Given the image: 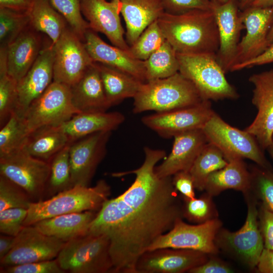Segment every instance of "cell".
Masks as SVG:
<instances>
[{
	"mask_svg": "<svg viewBox=\"0 0 273 273\" xmlns=\"http://www.w3.org/2000/svg\"><path fill=\"white\" fill-rule=\"evenodd\" d=\"M144 150L139 168L111 173L115 177L133 174L135 179L123 193L103 203L87 233L108 237L113 272L135 273L140 256L183 218L172 176L160 177L155 172L166 152L149 147Z\"/></svg>",
	"mask_w": 273,
	"mask_h": 273,
	"instance_id": "obj_1",
	"label": "cell"
},
{
	"mask_svg": "<svg viewBox=\"0 0 273 273\" xmlns=\"http://www.w3.org/2000/svg\"><path fill=\"white\" fill-rule=\"evenodd\" d=\"M157 21L166 40L177 53L216 54L219 34L213 10L194 9L178 14L165 12Z\"/></svg>",
	"mask_w": 273,
	"mask_h": 273,
	"instance_id": "obj_2",
	"label": "cell"
},
{
	"mask_svg": "<svg viewBox=\"0 0 273 273\" xmlns=\"http://www.w3.org/2000/svg\"><path fill=\"white\" fill-rule=\"evenodd\" d=\"M133 99V112L168 111L197 105L203 101L199 92L179 72L145 82Z\"/></svg>",
	"mask_w": 273,
	"mask_h": 273,
	"instance_id": "obj_3",
	"label": "cell"
},
{
	"mask_svg": "<svg viewBox=\"0 0 273 273\" xmlns=\"http://www.w3.org/2000/svg\"><path fill=\"white\" fill-rule=\"evenodd\" d=\"M110 194L111 188L104 179L99 180L93 187L73 186L49 199L31 202L24 226L59 215L99 210Z\"/></svg>",
	"mask_w": 273,
	"mask_h": 273,
	"instance_id": "obj_4",
	"label": "cell"
},
{
	"mask_svg": "<svg viewBox=\"0 0 273 273\" xmlns=\"http://www.w3.org/2000/svg\"><path fill=\"white\" fill-rule=\"evenodd\" d=\"M179 72L190 80L204 100L237 99L239 95L227 80L216 54L177 53Z\"/></svg>",
	"mask_w": 273,
	"mask_h": 273,
	"instance_id": "obj_5",
	"label": "cell"
},
{
	"mask_svg": "<svg viewBox=\"0 0 273 273\" xmlns=\"http://www.w3.org/2000/svg\"><path fill=\"white\" fill-rule=\"evenodd\" d=\"M57 259L64 271L72 273L113 272L110 240L105 235L87 234L66 242Z\"/></svg>",
	"mask_w": 273,
	"mask_h": 273,
	"instance_id": "obj_6",
	"label": "cell"
},
{
	"mask_svg": "<svg viewBox=\"0 0 273 273\" xmlns=\"http://www.w3.org/2000/svg\"><path fill=\"white\" fill-rule=\"evenodd\" d=\"M208 143L217 147L227 161L248 159L263 168L271 170L263 150L254 136L230 125L214 112L202 128Z\"/></svg>",
	"mask_w": 273,
	"mask_h": 273,
	"instance_id": "obj_7",
	"label": "cell"
},
{
	"mask_svg": "<svg viewBox=\"0 0 273 273\" xmlns=\"http://www.w3.org/2000/svg\"><path fill=\"white\" fill-rule=\"evenodd\" d=\"M80 112L72 103L71 87L53 81L23 118L29 135L42 127L59 126Z\"/></svg>",
	"mask_w": 273,
	"mask_h": 273,
	"instance_id": "obj_8",
	"label": "cell"
},
{
	"mask_svg": "<svg viewBox=\"0 0 273 273\" xmlns=\"http://www.w3.org/2000/svg\"><path fill=\"white\" fill-rule=\"evenodd\" d=\"M221 226V221L218 218L196 224L187 223L180 218L173 228L158 238L147 251L171 248L194 250L214 255L218 252L215 239Z\"/></svg>",
	"mask_w": 273,
	"mask_h": 273,
	"instance_id": "obj_9",
	"label": "cell"
},
{
	"mask_svg": "<svg viewBox=\"0 0 273 273\" xmlns=\"http://www.w3.org/2000/svg\"><path fill=\"white\" fill-rule=\"evenodd\" d=\"M215 242L218 248L233 253L250 268L255 267L264 248L256 202L248 199L247 217L242 227L236 232L221 228Z\"/></svg>",
	"mask_w": 273,
	"mask_h": 273,
	"instance_id": "obj_10",
	"label": "cell"
},
{
	"mask_svg": "<svg viewBox=\"0 0 273 273\" xmlns=\"http://www.w3.org/2000/svg\"><path fill=\"white\" fill-rule=\"evenodd\" d=\"M53 47V81L72 87L94 61L84 42L69 26Z\"/></svg>",
	"mask_w": 273,
	"mask_h": 273,
	"instance_id": "obj_11",
	"label": "cell"
},
{
	"mask_svg": "<svg viewBox=\"0 0 273 273\" xmlns=\"http://www.w3.org/2000/svg\"><path fill=\"white\" fill-rule=\"evenodd\" d=\"M50 164L22 149L0 157V175L22 188L33 199L38 198L47 186Z\"/></svg>",
	"mask_w": 273,
	"mask_h": 273,
	"instance_id": "obj_12",
	"label": "cell"
},
{
	"mask_svg": "<svg viewBox=\"0 0 273 273\" xmlns=\"http://www.w3.org/2000/svg\"><path fill=\"white\" fill-rule=\"evenodd\" d=\"M210 101L204 100L192 106L144 116L141 120L148 128L163 138L202 129L214 113Z\"/></svg>",
	"mask_w": 273,
	"mask_h": 273,
	"instance_id": "obj_13",
	"label": "cell"
},
{
	"mask_svg": "<svg viewBox=\"0 0 273 273\" xmlns=\"http://www.w3.org/2000/svg\"><path fill=\"white\" fill-rule=\"evenodd\" d=\"M65 242L46 235L34 225L24 226L15 237L13 247L2 259V266L51 260L57 257Z\"/></svg>",
	"mask_w": 273,
	"mask_h": 273,
	"instance_id": "obj_14",
	"label": "cell"
},
{
	"mask_svg": "<svg viewBox=\"0 0 273 273\" xmlns=\"http://www.w3.org/2000/svg\"><path fill=\"white\" fill-rule=\"evenodd\" d=\"M112 131L95 132L69 145V160L73 186H89L97 168L105 157Z\"/></svg>",
	"mask_w": 273,
	"mask_h": 273,
	"instance_id": "obj_15",
	"label": "cell"
},
{
	"mask_svg": "<svg viewBox=\"0 0 273 273\" xmlns=\"http://www.w3.org/2000/svg\"><path fill=\"white\" fill-rule=\"evenodd\" d=\"M240 15L246 32L238 44L230 71L235 66L257 57L268 47L267 36L273 20V6H250Z\"/></svg>",
	"mask_w": 273,
	"mask_h": 273,
	"instance_id": "obj_16",
	"label": "cell"
},
{
	"mask_svg": "<svg viewBox=\"0 0 273 273\" xmlns=\"http://www.w3.org/2000/svg\"><path fill=\"white\" fill-rule=\"evenodd\" d=\"M252 104L257 110L253 122L244 130L255 138L263 150H266L273 136V69L252 75Z\"/></svg>",
	"mask_w": 273,
	"mask_h": 273,
	"instance_id": "obj_17",
	"label": "cell"
},
{
	"mask_svg": "<svg viewBox=\"0 0 273 273\" xmlns=\"http://www.w3.org/2000/svg\"><path fill=\"white\" fill-rule=\"evenodd\" d=\"M208 254L199 251L159 248L143 253L135 265V273H183L206 262Z\"/></svg>",
	"mask_w": 273,
	"mask_h": 273,
	"instance_id": "obj_18",
	"label": "cell"
},
{
	"mask_svg": "<svg viewBox=\"0 0 273 273\" xmlns=\"http://www.w3.org/2000/svg\"><path fill=\"white\" fill-rule=\"evenodd\" d=\"M54 47L52 42L42 49L25 76L17 82V101L15 113L23 117L32 103L53 81Z\"/></svg>",
	"mask_w": 273,
	"mask_h": 273,
	"instance_id": "obj_19",
	"label": "cell"
},
{
	"mask_svg": "<svg viewBox=\"0 0 273 273\" xmlns=\"http://www.w3.org/2000/svg\"><path fill=\"white\" fill-rule=\"evenodd\" d=\"M81 10L90 29L103 33L113 46L128 51L120 20L119 0H81Z\"/></svg>",
	"mask_w": 273,
	"mask_h": 273,
	"instance_id": "obj_20",
	"label": "cell"
},
{
	"mask_svg": "<svg viewBox=\"0 0 273 273\" xmlns=\"http://www.w3.org/2000/svg\"><path fill=\"white\" fill-rule=\"evenodd\" d=\"M239 2L229 0L222 4H213V11L219 34V48L217 59L226 73L231 65L240 42L241 31L245 28L239 12Z\"/></svg>",
	"mask_w": 273,
	"mask_h": 273,
	"instance_id": "obj_21",
	"label": "cell"
},
{
	"mask_svg": "<svg viewBox=\"0 0 273 273\" xmlns=\"http://www.w3.org/2000/svg\"><path fill=\"white\" fill-rule=\"evenodd\" d=\"M84 42L95 62L125 72L144 83L147 82L144 61L134 58L128 51L107 43L90 29L85 34Z\"/></svg>",
	"mask_w": 273,
	"mask_h": 273,
	"instance_id": "obj_22",
	"label": "cell"
},
{
	"mask_svg": "<svg viewBox=\"0 0 273 273\" xmlns=\"http://www.w3.org/2000/svg\"><path fill=\"white\" fill-rule=\"evenodd\" d=\"M171 151L163 161L155 167L160 177L172 176L181 171H189L208 141L202 129L186 131L174 137Z\"/></svg>",
	"mask_w": 273,
	"mask_h": 273,
	"instance_id": "obj_23",
	"label": "cell"
},
{
	"mask_svg": "<svg viewBox=\"0 0 273 273\" xmlns=\"http://www.w3.org/2000/svg\"><path fill=\"white\" fill-rule=\"evenodd\" d=\"M39 33L29 25L7 47L8 73L17 82L27 73L42 50Z\"/></svg>",
	"mask_w": 273,
	"mask_h": 273,
	"instance_id": "obj_24",
	"label": "cell"
},
{
	"mask_svg": "<svg viewBox=\"0 0 273 273\" xmlns=\"http://www.w3.org/2000/svg\"><path fill=\"white\" fill-rule=\"evenodd\" d=\"M71 88L72 103L80 112H105L111 107L97 62L89 66L79 80Z\"/></svg>",
	"mask_w": 273,
	"mask_h": 273,
	"instance_id": "obj_25",
	"label": "cell"
},
{
	"mask_svg": "<svg viewBox=\"0 0 273 273\" xmlns=\"http://www.w3.org/2000/svg\"><path fill=\"white\" fill-rule=\"evenodd\" d=\"M126 25V40L131 46L142 33L165 13L161 0H119Z\"/></svg>",
	"mask_w": 273,
	"mask_h": 273,
	"instance_id": "obj_26",
	"label": "cell"
},
{
	"mask_svg": "<svg viewBox=\"0 0 273 273\" xmlns=\"http://www.w3.org/2000/svg\"><path fill=\"white\" fill-rule=\"evenodd\" d=\"M125 120L119 112H84L74 115L59 126L73 142L90 134L112 131Z\"/></svg>",
	"mask_w": 273,
	"mask_h": 273,
	"instance_id": "obj_27",
	"label": "cell"
},
{
	"mask_svg": "<svg viewBox=\"0 0 273 273\" xmlns=\"http://www.w3.org/2000/svg\"><path fill=\"white\" fill-rule=\"evenodd\" d=\"M95 211H85L57 215L33 224L42 233L65 242L87 234L96 215Z\"/></svg>",
	"mask_w": 273,
	"mask_h": 273,
	"instance_id": "obj_28",
	"label": "cell"
},
{
	"mask_svg": "<svg viewBox=\"0 0 273 273\" xmlns=\"http://www.w3.org/2000/svg\"><path fill=\"white\" fill-rule=\"evenodd\" d=\"M224 167L211 173L204 190L211 196L219 195L228 189L248 193L251 188V174L243 159L233 158L228 161Z\"/></svg>",
	"mask_w": 273,
	"mask_h": 273,
	"instance_id": "obj_29",
	"label": "cell"
},
{
	"mask_svg": "<svg viewBox=\"0 0 273 273\" xmlns=\"http://www.w3.org/2000/svg\"><path fill=\"white\" fill-rule=\"evenodd\" d=\"M71 143L69 137L59 126H47L30 133L21 149L35 158L49 162Z\"/></svg>",
	"mask_w": 273,
	"mask_h": 273,
	"instance_id": "obj_30",
	"label": "cell"
},
{
	"mask_svg": "<svg viewBox=\"0 0 273 273\" xmlns=\"http://www.w3.org/2000/svg\"><path fill=\"white\" fill-rule=\"evenodd\" d=\"M97 63L106 96L111 107L126 99L133 98L144 83L125 72Z\"/></svg>",
	"mask_w": 273,
	"mask_h": 273,
	"instance_id": "obj_31",
	"label": "cell"
},
{
	"mask_svg": "<svg viewBox=\"0 0 273 273\" xmlns=\"http://www.w3.org/2000/svg\"><path fill=\"white\" fill-rule=\"evenodd\" d=\"M30 25L36 31L47 35L54 44L68 24L49 0H35L29 12Z\"/></svg>",
	"mask_w": 273,
	"mask_h": 273,
	"instance_id": "obj_32",
	"label": "cell"
},
{
	"mask_svg": "<svg viewBox=\"0 0 273 273\" xmlns=\"http://www.w3.org/2000/svg\"><path fill=\"white\" fill-rule=\"evenodd\" d=\"M228 163L222 152L214 145L208 143L189 170L195 189L200 191H204L209 175L224 167Z\"/></svg>",
	"mask_w": 273,
	"mask_h": 273,
	"instance_id": "obj_33",
	"label": "cell"
},
{
	"mask_svg": "<svg viewBox=\"0 0 273 273\" xmlns=\"http://www.w3.org/2000/svg\"><path fill=\"white\" fill-rule=\"evenodd\" d=\"M144 61L147 82L166 78L179 71L177 53L166 40Z\"/></svg>",
	"mask_w": 273,
	"mask_h": 273,
	"instance_id": "obj_34",
	"label": "cell"
},
{
	"mask_svg": "<svg viewBox=\"0 0 273 273\" xmlns=\"http://www.w3.org/2000/svg\"><path fill=\"white\" fill-rule=\"evenodd\" d=\"M17 82L8 73L7 53H0V124L3 126L15 112Z\"/></svg>",
	"mask_w": 273,
	"mask_h": 273,
	"instance_id": "obj_35",
	"label": "cell"
},
{
	"mask_svg": "<svg viewBox=\"0 0 273 273\" xmlns=\"http://www.w3.org/2000/svg\"><path fill=\"white\" fill-rule=\"evenodd\" d=\"M23 117L13 113L0 130V157L21 150L28 136Z\"/></svg>",
	"mask_w": 273,
	"mask_h": 273,
	"instance_id": "obj_36",
	"label": "cell"
},
{
	"mask_svg": "<svg viewBox=\"0 0 273 273\" xmlns=\"http://www.w3.org/2000/svg\"><path fill=\"white\" fill-rule=\"evenodd\" d=\"M70 144L50 160L51 170L47 185L50 193H58L73 187L69 160Z\"/></svg>",
	"mask_w": 273,
	"mask_h": 273,
	"instance_id": "obj_37",
	"label": "cell"
},
{
	"mask_svg": "<svg viewBox=\"0 0 273 273\" xmlns=\"http://www.w3.org/2000/svg\"><path fill=\"white\" fill-rule=\"evenodd\" d=\"M29 25V13L0 8L1 47H7Z\"/></svg>",
	"mask_w": 273,
	"mask_h": 273,
	"instance_id": "obj_38",
	"label": "cell"
},
{
	"mask_svg": "<svg viewBox=\"0 0 273 273\" xmlns=\"http://www.w3.org/2000/svg\"><path fill=\"white\" fill-rule=\"evenodd\" d=\"M212 198V196L207 193L199 198H183V217L196 224L218 218V212Z\"/></svg>",
	"mask_w": 273,
	"mask_h": 273,
	"instance_id": "obj_39",
	"label": "cell"
},
{
	"mask_svg": "<svg viewBox=\"0 0 273 273\" xmlns=\"http://www.w3.org/2000/svg\"><path fill=\"white\" fill-rule=\"evenodd\" d=\"M157 20L153 22L129 47L128 52L134 58L145 61L165 41Z\"/></svg>",
	"mask_w": 273,
	"mask_h": 273,
	"instance_id": "obj_40",
	"label": "cell"
},
{
	"mask_svg": "<svg viewBox=\"0 0 273 273\" xmlns=\"http://www.w3.org/2000/svg\"><path fill=\"white\" fill-rule=\"evenodd\" d=\"M52 6L64 18L70 29L84 41L85 34L89 28L81 10V0H49Z\"/></svg>",
	"mask_w": 273,
	"mask_h": 273,
	"instance_id": "obj_41",
	"label": "cell"
},
{
	"mask_svg": "<svg viewBox=\"0 0 273 273\" xmlns=\"http://www.w3.org/2000/svg\"><path fill=\"white\" fill-rule=\"evenodd\" d=\"M251 188L261 205L273 212V172L255 167L251 172Z\"/></svg>",
	"mask_w": 273,
	"mask_h": 273,
	"instance_id": "obj_42",
	"label": "cell"
},
{
	"mask_svg": "<svg viewBox=\"0 0 273 273\" xmlns=\"http://www.w3.org/2000/svg\"><path fill=\"white\" fill-rule=\"evenodd\" d=\"M30 197L20 186L0 175V211L14 208L27 209Z\"/></svg>",
	"mask_w": 273,
	"mask_h": 273,
	"instance_id": "obj_43",
	"label": "cell"
},
{
	"mask_svg": "<svg viewBox=\"0 0 273 273\" xmlns=\"http://www.w3.org/2000/svg\"><path fill=\"white\" fill-rule=\"evenodd\" d=\"M27 209L14 208L0 211V232L5 235L16 237L24 226Z\"/></svg>",
	"mask_w": 273,
	"mask_h": 273,
	"instance_id": "obj_44",
	"label": "cell"
},
{
	"mask_svg": "<svg viewBox=\"0 0 273 273\" xmlns=\"http://www.w3.org/2000/svg\"><path fill=\"white\" fill-rule=\"evenodd\" d=\"M1 272L6 273H64L57 259L48 260L3 266Z\"/></svg>",
	"mask_w": 273,
	"mask_h": 273,
	"instance_id": "obj_45",
	"label": "cell"
},
{
	"mask_svg": "<svg viewBox=\"0 0 273 273\" xmlns=\"http://www.w3.org/2000/svg\"><path fill=\"white\" fill-rule=\"evenodd\" d=\"M165 13L178 14L187 11L201 9L212 10L211 0H161Z\"/></svg>",
	"mask_w": 273,
	"mask_h": 273,
	"instance_id": "obj_46",
	"label": "cell"
},
{
	"mask_svg": "<svg viewBox=\"0 0 273 273\" xmlns=\"http://www.w3.org/2000/svg\"><path fill=\"white\" fill-rule=\"evenodd\" d=\"M258 223L264 248L273 250V212L261 205L258 210Z\"/></svg>",
	"mask_w": 273,
	"mask_h": 273,
	"instance_id": "obj_47",
	"label": "cell"
},
{
	"mask_svg": "<svg viewBox=\"0 0 273 273\" xmlns=\"http://www.w3.org/2000/svg\"><path fill=\"white\" fill-rule=\"evenodd\" d=\"M173 185L184 198H195V186L189 171H181L172 176Z\"/></svg>",
	"mask_w": 273,
	"mask_h": 273,
	"instance_id": "obj_48",
	"label": "cell"
},
{
	"mask_svg": "<svg viewBox=\"0 0 273 273\" xmlns=\"http://www.w3.org/2000/svg\"><path fill=\"white\" fill-rule=\"evenodd\" d=\"M234 271L226 263L213 258L191 269L190 273H231Z\"/></svg>",
	"mask_w": 273,
	"mask_h": 273,
	"instance_id": "obj_49",
	"label": "cell"
},
{
	"mask_svg": "<svg viewBox=\"0 0 273 273\" xmlns=\"http://www.w3.org/2000/svg\"><path fill=\"white\" fill-rule=\"evenodd\" d=\"M273 62V44L257 57L233 67L231 71L240 70Z\"/></svg>",
	"mask_w": 273,
	"mask_h": 273,
	"instance_id": "obj_50",
	"label": "cell"
},
{
	"mask_svg": "<svg viewBox=\"0 0 273 273\" xmlns=\"http://www.w3.org/2000/svg\"><path fill=\"white\" fill-rule=\"evenodd\" d=\"M35 0H0V8L29 13Z\"/></svg>",
	"mask_w": 273,
	"mask_h": 273,
	"instance_id": "obj_51",
	"label": "cell"
},
{
	"mask_svg": "<svg viewBox=\"0 0 273 273\" xmlns=\"http://www.w3.org/2000/svg\"><path fill=\"white\" fill-rule=\"evenodd\" d=\"M261 273H273V250L263 248L256 266Z\"/></svg>",
	"mask_w": 273,
	"mask_h": 273,
	"instance_id": "obj_52",
	"label": "cell"
},
{
	"mask_svg": "<svg viewBox=\"0 0 273 273\" xmlns=\"http://www.w3.org/2000/svg\"><path fill=\"white\" fill-rule=\"evenodd\" d=\"M15 237L7 235L0 236V260L3 259L11 250Z\"/></svg>",
	"mask_w": 273,
	"mask_h": 273,
	"instance_id": "obj_53",
	"label": "cell"
},
{
	"mask_svg": "<svg viewBox=\"0 0 273 273\" xmlns=\"http://www.w3.org/2000/svg\"><path fill=\"white\" fill-rule=\"evenodd\" d=\"M251 6L269 7L273 6V0H255Z\"/></svg>",
	"mask_w": 273,
	"mask_h": 273,
	"instance_id": "obj_54",
	"label": "cell"
},
{
	"mask_svg": "<svg viewBox=\"0 0 273 273\" xmlns=\"http://www.w3.org/2000/svg\"><path fill=\"white\" fill-rule=\"evenodd\" d=\"M255 0H240L239 3L240 10L243 11L251 6Z\"/></svg>",
	"mask_w": 273,
	"mask_h": 273,
	"instance_id": "obj_55",
	"label": "cell"
},
{
	"mask_svg": "<svg viewBox=\"0 0 273 273\" xmlns=\"http://www.w3.org/2000/svg\"><path fill=\"white\" fill-rule=\"evenodd\" d=\"M267 41L268 47L271 44H273V20L268 34Z\"/></svg>",
	"mask_w": 273,
	"mask_h": 273,
	"instance_id": "obj_56",
	"label": "cell"
},
{
	"mask_svg": "<svg viewBox=\"0 0 273 273\" xmlns=\"http://www.w3.org/2000/svg\"><path fill=\"white\" fill-rule=\"evenodd\" d=\"M266 150L268 151L270 156H271L273 160V139L271 143L268 147Z\"/></svg>",
	"mask_w": 273,
	"mask_h": 273,
	"instance_id": "obj_57",
	"label": "cell"
},
{
	"mask_svg": "<svg viewBox=\"0 0 273 273\" xmlns=\"http://www.w3.org/2000/svg\"><path fill=\"white\" fill-rule=\"evenodd\" d=\"M213 3L217 4H224L229 0H211ZM239 2L240 1V0H237Z\"/></svg>",
	"mask_w": 273,
	"mask_h": 273,
	"instance_id": "obj_58",
	"label": "cell"
},
{
	"mask_svg": "<svg viewBox=\"0 0 273 273\" xmlns=\"http://www.w3.org/2000/svg\"><path fill=\"white\" fill-rule=\"evenodd\" d=\"M272 139H273V136H272Z\"/></svg>",
	"mask_w": 273,
	"mask_h": 273,
	"instance_id": "obj_59",
	"label": "cell"
}]
</instances>
